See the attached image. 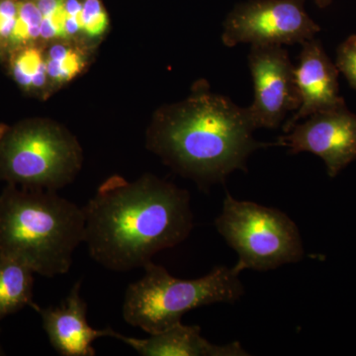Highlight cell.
<instances>
[{
    "mask_svg": "<svg viewBox=\"0 0 356 356\" xmlns=\"http://www.w3.org/2000/svg\"><path fill=\"white\" fill-rule=\"evenodd\" d=\"M83 209L89 255L116 273L144 267L193 229L189 192L153 175L110 177Z\"/></svg>",
    "mask_w": 356,
    "mask_h": 356,
    "instance_id": "cell-1",
    "label": "cell"
},
{
    "mask_svg": "<svg viewBox=\"0 0 356 356\" xmlns=\"http://www.w3.org/2000/svg\"><path fill=\"white\" fill-rule=\"evenodd\" d=\"M248 108L197 83L184 102L161 107L147 133V147L173 172L200 186L220 184L248 159L273 144L255 140Z\"/></svg>",
    "mask_w": 356,
    "mask_h": 356,
    "instance_id": "cell-2",
    "label": "cell"
},
{
    "mask_svg": "<svg viewBox=\"0 0 356 356\" xmlns=\"http://www.w3.org/2000/svg\"><path fill=\"white\" fill-rule=\"evenodd\" d=\"M83 209L57 191L7 184L0 194V257L55 277L69 273L84 243Z\"/></svg>",
    "mask_w": 356,
    "mask_h": 356,
    "instance_id": "cell-3",
    "label": "cell"
},
{
    "mask_svg": "<svg viewBox=\"0 0 356 356\" xmlns=\"http://www.w3.org/2000/svg\"><path fill=\"white\" fill-rule=\"evenodd\" d=\"M145 274L131 283L124 297V321L147 334L165 331L181 323L185 314L217 303L233 304L245 294L240 273L219 266L196 280H179L149 261Z\"/></svg>",
    "mask_w": 356,
    "mask_h": 356,
    "instance_id": "cell-4",
    "label": "cell"
},
{
    "mask_svg": "<svg viewBox=\"0 0 356 356\" xmlns=\"http://www.w3.org/2000/svg\"><path fill=\"white\" fill-rule=\"evenodd\" d=\"M83 163L79 140L57 122L0 127V179L7 184L58 191L72 184Z\"/></svg>",
    "mask_w": 356,
    "mask_h": 356,
    "instance_id": "cell-5",
    "label": "cell"
},
{
    "mask_svg": "<svg viewBox=\"0 0 356 356\" xmlns=\"http://www.w3.org/2000/svg\"><path fill=\"white\" fill-rule=\"evenodd\" d=\"M215 227L238 254L234 266L238 273L273 270L303 259L299 228L280 209L238 200L227 193Z\"/></svg>",
    "mask_w": 356,
    "mask_h": 356,
    "instance_id": "cell-6",
    "label": "cell"
},
{
    "mask_svg": "<svg viewBox=\"0 0 356 356\" xmlns=\"http://www.w3.org/2000/svg\"><path fill=\"white\" fill-rule=\"evenodd\" d=\"M321 27L305 10V0H248L227 16L222 44L283 46L315 38Z\"/></svg>",
    "mask_w": 356,
    "mask_h": 356,
    "instance_id": "cell-7",
    "label": "cell"
},
{
    "mask_svg": "<svg viewBox=\"0 0 356 356\" xmlns=\"http://www.w3.org/2000/svg\"><path fill=\"white\" fill-rule=\"evenodd\" d=\"M248 67L254 81V99L248 107L255 129H275L289 112L297 111L300 96L294 67L282 46H252Z\"/></svg>",
    "mask_w": 356,
    "mask_h": 356,
    "instance_id": "cell-8",
    "label": "cell"
},
{
    "mask_svg": "<svg viewBox=\"0 0 356 356\" xmlns=\"http://www.w3.org/2000/svg\"><path fill=\"white\" fill-rule=\"evenodd\" d=\"M275 145L289 154L311 153L323 159L330 177H336L356 159V115L343 106L321 112L296 123Z\"/></svg>",
    "mask_w": 356,
    "mask_h": 356,
    "instance_id": "cell-9",
    "label": "cell"
},
{
    "mask_svg": "<svg viewBox=\"0 0 356 356\" xmlns=\"http://www.w3.org/2000/svg\"><path fill=\"white\" fill-rule=\"evenodd\" d=\"M339 69L325 53L320 40L314 38L302 44L299 63L294 67L300 106L283 125L285 133L312 115L346 106V102L339 95Z\"/></svg>",
    "mask_w": 356,
    "mask_h": 356,
    "instance_id": "cell-10",
    "label": "cell"
},
{
    "mask_svg": "<svg viewBox=\"0 0 356 356\" xmlns=\"http://www.w3.org/2000/svg\"><path fill=\"white\" fill-rule=\"evenodd\" d=\"M81 281L72 286L58 306L34 310L41 316L42 325L54 350L63 356H95L93 343L102 337H112L114 330L95 329L88 324V304L81 296Z\"/></svg>",
    "mask_w": 356,
    "mask_h": 356,
    "instance_id": "cell-11",
    "label": "cell"
},
{
    "mask_svg": "<svg viewBox=\"0 0 356 356\" xmlns=\"http://www.w3.org/2000/svg\"><path fill=\"white\" fill-rule=\"evenodd\" d=\"M112 337L120 339L142 356H247L248 351L238 341L215 344L204 339L198 325L182 323L165 331L149 334L147 339H136L113 332Z\"/></svg>",
    "mask_w": 356,
    "mask_h": 356,
    "instance_id": "cell-12",
    "label": "cell"
},
{
    "mask_svg": "<svg viewBox=\"0 0 356 356\" xmlns=\"http://www.w3.org/2000/svg\"><path fill=\"white\" fill-rule=\"evenodd\" d=\"M34 271L9 257H0V321L26 306L34 308Z\"/></svg>",
    "mask_w": 356,
    "mask_h": 356,
    "instance_id": "cell-13",
    "label": "cell"
},
{
    "mask_svg": "<svg viewBox=\"0 0 356 356\" xmlns=\"http://www.w3.org/2000/svg\"><path fill=\"white\" fill-rule=\"evenodd\" d=\"M86 41L58 40L44 44L47 72L53 91L83 74L88 64Z\"/></svg>",
    "mask_w": 356,
    "mask_h": 356,
    "instance_id": "cell-14",
    "label": "cell"
},
{
    "mask_svg": "<svg viewBox=\"0 0 356 356\" xmlns=\"http://www.w3.org/2000/svg\"><path fill=\"white\" fill-rule=\"evenodd\" d=\"M9 55L11 74L21 88L39 97H48L53 92L47 72L44 43L21 47Z\"/></svg>",
    "mask_w": 356,
    "mask_h": 356,
    "instance_id": "cell-15",
    "label": "cell"
},
{
    "mask_svg": "<svg viewBox=\"0 0 356 356\" xmlns=\"http://www.w3.org/2000/svg\"><path fill=\"white\" fill-rule=\"evenodd\" d=\"M42 14L36 0H19L8 53L28 44L41 43Z\"/></svg>",
    "mask_w": 356,
    "mask_h": 356,
    "instance_id": "cell-16",
    "label": "cell"
},
{
    "mask_svg": "<svg viewBox=\"0 0 356 356\" xmlns=\"http://www.w3.org/2000/svg\"><path fill=\"white\" fill-rule=\"evenodd\" d=\"M42 14L41 43L67 40L65 33V0H36Z\"/></svg>",
    "mask_w": 356,
    "mask_h": 356,
    "instance_id": "cell-17",
    "label": "cell"
},
{
    "mask_svg": "<svg viewBox=\"0 0 356 356\" xmlns=\"http://www.w3.org/2000/svg\"><path fill=\"white\" fill-rule=\"evenodd\" d=\"M81 36L86 41L102 38L109 28V17L102 0H83L81 15Z\"/></svg>",
    "mask_w": 356,
    "mask_h": 356,
    "instance_id": "cell-18",
    "label": "cell"
},
{
    "mask_svg": "<svg viewBox=\"0 0 356 356\" xmlns=\"http://www.w3.org/2000/svg\"><path fill=\"white\" fill-rule=\"evenodd\" d=\"M336 65L356 90V34L348 37L337 50Z\"/></svg>",
    "mask_w": 356,
    "mask_h": 356,
    "instance_id": "cell-19",
    "label": "cell"
},
{
    "mask_svg": "<svg viewBox=\"0 0 356 356\" xmlns=\"http://www.w3.org/2000/svg\"><path fill=\"white\" fill-rule=\"evenodd\" d=\"M19 0H0V51L8 50L18 13Z\"/></svg>",
    "mask_w": 356,
    "mask_h": 356,
    "instance_id": "cell-20",
    "label": "cell"
},
{
    "mask_svg": "<svg viewBox=\"0 0 356 356\" xmlns=\"http://www.w3.org/2000/svg\"><path fill=\"white\" fill-rule=\"evenodd\" d=\"M83 2V0H65V33L67 40L81 39Z\"/></svg>",
    "mask_w": 356,
    "mask_h": 356,
    "instance_id": "cell-21",
    "label": "cell"
},
{
    "mask_svg": "<svg viewBox=\"0 0 356 356\" xmlns=\"http://www.w3.org/2000/svg\"><path fill=\"white\" fill-rule=\"evenodd\" d=\"M315 2L320 8H325L332 3V0H315Z\"/></svg>",
    "mask_w": 356,
    "mask_h": 356,
    "instance_id": "cell-22",
    "label": "cell"
},
{
    "mask_svg": "<svg viewBox=\"0 0 356 356\" xmlns=\"http://www.w3.org/2000/svg\"><path fill=\"white\" fill-rule=\"evenodd\" d=\"M0 355H4V350H2L1 344H0Z\"/></svg>",
    "mask_w": 356,
    "mask_h": 356,
    "instance_id": "cell-23",
    "label": "cell"
}]
</instances>
